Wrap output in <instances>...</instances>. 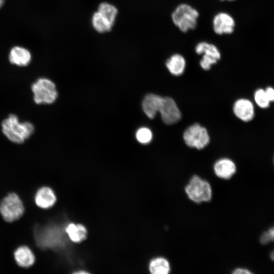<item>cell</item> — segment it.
Segmentation results:
<instances>
[{
	"label": "cell",
	"instance_id": "23",
	"mask_svg": "<svg viewBox=\"0 0 274 274\" xmlns=\"http://www.w3.org/2000/svg\"><path fill=\"white\" fill-rule=\"evenodd\" d=\"M260 242L262 245H266L274 242V226L264 231L260 236ZM270 259L274 261V250L270 254Z\"/></svg>",
	"mask_w": 274,
	"mask_h": 274
},
{
	"label": "cell",
	"instance_id": "3",
	"mask_svg": "<svg viewBox=\"0 0 274 274\" xmlns=\"http://www.w3.org/2000/svg\"><path fill=\"white\" fill-rule=\"evenodd\" d=\"M25 210L23 201L15 192L9 193L0 201V215L7 223L20 219L24 215Z\"/></svg>",
	"mask_w": 274,
	"mask_h": 274
},
{
	"label": "cell",
	"instance_id": "10",
	"mask_svg": "<svg viewBox=\"0 0 274 274\" xmlns=\"http://www.w3.org/2000/svg\"><path fill=\"white\" fill-rule=\"evenodd\" d=\"M13 257L16 264L23 268L32 266L36 261L35 254L26 245L18 246L13 252Z\"/></svg>",
	"mask_w": 274,
	"mask_h": 274
},
{
	"label": "cell",
	"instance_id": "9",
	"mask_svg": "<svg viewBox=\"0 0 274 274\" xmlns=\"http://www.w3.org/2000/svg\"><path fill=\"white\" fill-rule=\"evenodd\" d=\"M8 59L11 64L19 67H24L31 62L32 54L28 49L17 45L12 47L10 50Z\"/></svg>",
	"mask_w": 274,
	"mask_h": 274
},
{
	"label": "cell",
	"instance_id": "19",
	"mask_svg": "<svg viewBox=\"0 0 274 274\" xmlns=\"http://www.w3.org/2000/svg\"><path fill=\"white\" fill-rule=\"evenodd\" d=\"M195 52L198 55L204 54L213 55L219 60L221 56L219 49L215 45L205 41L200 42L196 44Z\"/></svg>",
	"mask_w": 274,
	"mask_h": 274
},
{
	"label": "cell",
	"instance_id": "8",
	"mask_svg": "<svg viewBox=\"0 0 274 274\" xmlns=\"http://www.w3.org/2000/svg\"><path fill=\"white\" fill-rule=\"evenodd\" d=\"M212 24L214 31L218 35L232 33L235 25L232 16L225 12L216 14L213 17Z\"/></svg>",
	"mask_w": 274,
	"mask_h": 274
},
{
	"label": "cell",
	"instance_id": "5",
	"mask_svg": "<svg viewBox=\"0 0 274 274\" xmlns=\"http://www.w3.org/2000/svg\"><path fill=\"white\" fill-rule=\"evenodd\" d=\"M31 88L33 100L38 105L52 104L58 95L55 84L47 78L38 79L32 84Z\"/></svg>",
	"mask_w": 274,
	"mask_h": 274
},
{
	"label": "cell",
	"instance_id": "4",
	"mask_svg": "<svg viewBox=\"0 0 274 274\" xmlns=\"http://www.w3.org/2000/svg\"><path fill=\"white\" fill-rule=\"evenodd\" d=\"M185 191L188 197L197 203L208 202L212 197L210 184L197 175L191 178L185 187Z\"/></svg>",
	"mask_w": 274,
	"mask_h": 274
},
{
	"label": "cell",
	"instance_id": "2",
	"mask_svg": "<svg viewBox=\"0 0 274 274\" xmlns=\"http://www.w3.org/2000/svg\"><path fill=\"white\" fill-rule=\"evenodd\" d=\"M198 11L187 4L179 5L172 13L173 23L183 32L194 29L197 26Z\"/></svg>",
	"mask_w": 274,
	"mask_h": 274
},
{
	"label": "cell",
	"instance_id": "17",
	"mask_svg": "<svg viewBox=\"0 0 274 274\" xmlns=\"http://www.w3.org/2000/svg\"><path fill=\"white\" fill-rule=\"evenodd\" d=\"M149 269L153 274H167L170 271V265L166 259L158 257L150 261Z\"/></svg>",
	"mask_w": 274,
	"mask_h": 274
},
{
	"label": "cell",
	"instance_id": "29",
	"mask_svg": "<svg viewBox=\"0 0 274 274\" xmlns=\"http://www.w3.org/2000/svg\"><path fill=\"white\" fill-rule=\"evenodd\" d=\"M273 163H274V158H273Z\"/></svg>",
	"mask_w": 274,
	"mask_h": 274
},
{
	"label": "cell",
	"instance_id": "12",
	"mask_svg": "<svg viewBox=\"0 0 274 274\" xmlns=\"http://www.w3.org/2000/svg\"><path fill=\"white\" fill-rule=\"evenodd\" d=\"M56 201V197L52 189L43 186L37 190L34 196V202L40 208L49 209L52 207Z\"/></svg>",
	"mask_w": 274,
	"mask_h": 274
},
{
	"label": "cell",
	"instance_id": "22",
	"mask_svg": "<svg viewBox=\"0 0 274 274\" xmlns=\"http://www.w3.org/2000/svg\"><path fill=\"white\" fill-rule=\"evenodd\" d=\"M136 138L141 144L149 143L152 138V133L150 129L146 127L139 128L136 132Z\"/></svg>",
	"mask_w": 274,
	"mask_h": 274
},
{
	"label": "cell",
	"instance_id": "25",
	"mask_svg": "<svg viewBox=\"0 0 274 274\" xmlns=\"http://www.w3.org/2000/svg\"><path fill=\"white\" fill-rule=\"evenodd\" d=\"M264 90L270 102L274 101V88L272 87L268 86Z\"/></svg>",
	"mask_w": 274,
	"mask_h": 274
},
{
	"label": "cell",
	"instance_id": "28",
	"mask_svg": "<svg viewBox=\"0 0 274 274\" xmlns=\"http://www.w3.org/2000/svg\"><path fill=\"white\" fill-rule=\"evenodd\" d=\"M220 1H222V2H224V1H229V2H232V1H234L235 0H219Z\"/></svg>",
	"mask_w": 274,
	"mask_h": 274
},
{
	"label": "cell",
	"instance_id": "21",
	"mask_svg": "<svg viewBox=\"0 0 274 274\" xmlns=\"http://www.w3.org/2000/svg\"><path fill=\"white\" fill-rule=\"evenodd\" d=\"M254 98L259 107L262 109L269 107L270 102L266 95L264 89L262 88L257 89L254 92Z\"/></svg>",
	"mask_w": 274,
	"mask_h": 274
},
{
	"label": "cell",
	"instance_id": "7",
	"mask_svg": "<svg viewBox=\"0 0 274 274\" xmlns=\"http://www.w3.org/2000/svg\"><path fill=\"white\" fill-rule=\"evenodd\" d=\"M159 112L164 123L172 125L181 118V113L175 100L169 97L162 98Z\"/></svg>",
	"mask_w": 274,
	"mask_h": 274
},
{
	"label": "cell",
	"instance_id": "14",
	"mask_svg": "<svg viewBox=\"0 0 274 274\" xmlns=\"http://www.w3.org/2000/svg\"><path fill=\"white\" fill-rule=\"evenodd\" d=\"M162 97L157 94H147L142 101V108L144 113L150 119L154 118L159 112Z\"/></svg>",
	"mask_w": 274,
	"mask_h": 274
},
{
	"label": "cell",
	"instance_id": "6",
	"mask_svg": "<svg viewBox=\"0 0 274 274\" xmlns=\"http://www.w3.org/2000/svg\"><path fill=\"white\" fill-rule=\"evenodd\" d=\"M183 139L188 146L198 150L204 148L210 142L207 129L198 123L190 126L185 130Z\"/></svg>",
	"mask_w": 274,
	"mask_h": 274
},
{
	"label": "cell",
	"instance_id": "16",
	"mask_svg": "<svg viewBox=\"0 0 274 274\" xmlns=\"http://www.w3.org/2000/svg\"><path fill=\"white\" fill-rule=\"evenodd\" d=\"M91 24L93 28L99 33H105L111 30L114 24L97 11L91 17Z\"/></svg>",
	"mask_w": 274,
	"mask_h": 274
},
{
	"label": "cell",
	"instance_id": "26",
	"mask_svg": "<svg viewBox=\"0 0 274 274\" xmlns=\"http://www.w3.org/2000/svg\"><path fill=\"white\" fill-rule=\"evenodd\" d=\"M232 273L234 274H250L253 272L245 268H237L233 270Z\"/></svg>",
	"mask_w": 274,
	"mask_h": 274
},
{
	"label": "cell",
	"instance_id": "20",
	"mask_svg": "<svg viewBox=\"0 0 274 274\" xmlns=\"http://www.w3.org/2000/svg\"><path fill=\"white\" fill-rule=\"evenodd\" d=\"M97 11L114 24L118 15V9L115 6L110 3L103 2L99 5Z\"/></svg>",
	"mask_w": 274,
	"mask_h": 274
},
{
	"label": "cell",
	"instance_id": "13",
	"mask_svg": "<svg viewBox=\"0 0 274 274\" xmlns=\"http://www.w3.org/2000/svg\"><path fill=\"white\" fill-rule=\"evenodd\" d=\"M236 169L235 163L228 158L220 159L217 160L214 165L215 175L224 180L230 179L235 173Z\"/></svg>",
	"mask_w": 274,
	"mask_h": 274
},
{
	"label": "cell",
	"instance_id": "15",
	"mask_svg": "<svg viewBox=\"0 0 274 274\" xmlns=\"http://www.w3.org/2000/svg\"><path fill=\"white\" fill-rule=\"evenodd\" d=\"M186 65L185 58L180 54L175 53L171 55L165 62L168 71L173 75L180 76L184 73Z\"/></svg>",
	"mask_w": 274,
	"mask_h": 274
},
{
	"label": "cell",
	"instance_id": "11",
	"mask_svg": "<svg viewBox=\"0 0 274 274\" xmlns=\"http://www.w3.org/2000/svg\"><path fill=\"white\" fill-rule=\"evenodd\" d=\"M233 111L235 116L244 122L251 121L255 116L254 105L247 99L237 100L234 104Z\"/></svg>",
	"mask_w": 274,
	"mask_h": 274
},
{
	"label": "cell",
	"instance_id": "27",
	"mask_svg": "<svg viewBox=\"0 0 274 274\" xmlns=\"http://www.w3.org/2000/svg\"><path fill=\"white\" fill-rule=\"evenodd\" d=\"M5 0H0V9L3 7Z\"/></svg>",
	"mask_w": 274,
	"mask_h": 274
},
{
	"label": "cell",
	"instance_id": "1",
	"mask_svg": "<svg viewBox=\"0 0 274 274\" xmlns=\"http://www.w3.org/2000/svg\"><path fill=\"white\" fill-rule=\"evenodd\" d=\"M3 134L11 142L17 144L23 143L35 131L32 123L28 121L20 122L17 115L11 114L2 122Z\"/></svg>",
	"mask_w": 274,
	"mask_h": 274
},
{
	"label": "cell",
	"instance_id": "24",
	"mask_svg": "<svg viewBox=\"0 0 274 274\" xmlns=\"http://www.w3.org/2000/svg\"><path fill=\"white\" fill-rule=\"evenodd\" d=\"M219 60L216 57L208 54H202L201 59L200 60L199 64L201 67L206 71L209 70L212 65L216 64Z\"/></svg>",
	"mask_w": 274,
	"mask_h": 274
},
{
	"label": "cell",
	"instance_id": "18",
	"mask_svg": "<svg viewBox=\"0 0 274 274\" xmlns=\"http://www.w3.org/2000/svg\"><path fill=\"white\" fill-rule=\"evenodd\" d=\"M65 231L71 241L78 243L85 239L87 231L81 224H69L65 228Z\"/></svg>",
	"mask_w": 274,
	"mask_h": 274
}]
</instances>
